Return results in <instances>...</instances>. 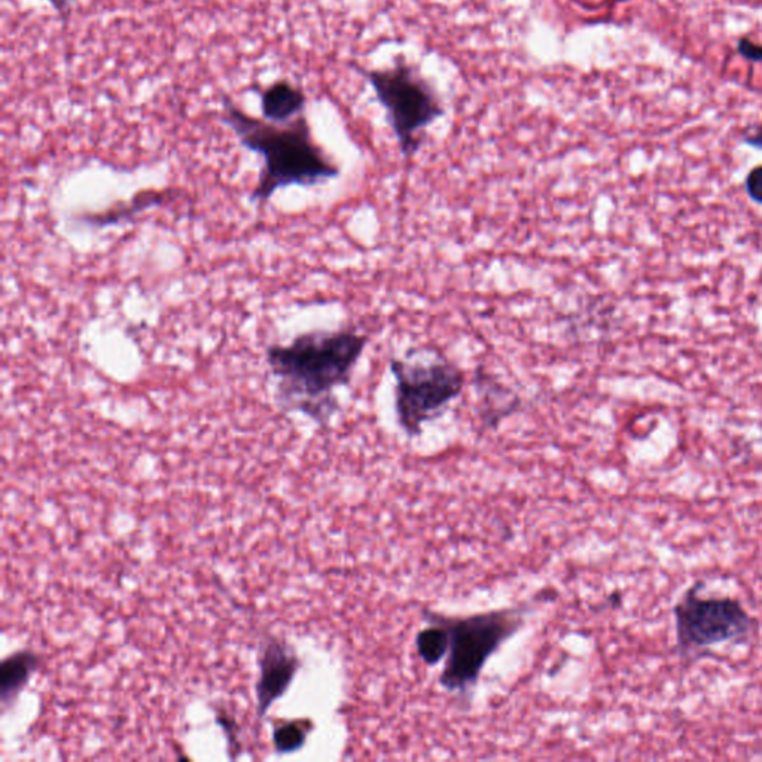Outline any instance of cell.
<instances>
[{"mask_svg":"<svg viewBox=\"0 0 762 762\" xmlns=\"http://www.w3.org/2000/svg\"><path fill=\"white\" fill-rule=\"evenodd\" d=\"M359 72L370 82L377 102L386 111V120L405 160L422 148L423 134L445 115L435 88L414 64L398 57L393 66Z\"/></svg>","mask_w":762,"mask_h":762,"instance_id":"3","label":"cell"},{"mask_svg":"<svg viewBox=\"0 0 762 762\" xmlns=\"http://www.w3.org/2000/svg\"><path fill=\"white\" fill-rule=\"evenodd\" d=\"M163 195L158 192H142V194L136 195L130 203L121 204V209H111L109 212L100 213V215L93 216L88 219V222H93L96 225L118 224L123 219H131L137 213L145 210L146 207L154 206V204H160L163 201Z\"/></svg>","mask_w":762,"mask_h":762,"instance_id":"12","label":"cell"},{"mask_svg":"<svg viewBox=\"0 0 762 762\" xmlns=\"http://www.w3.org/2000/svg\"><path fill=\"white\" fill-rule=\"evenodd\" d=\"M307 97L291 82L279 81L270 85L261 96L262 115L271 123L285 124L303 114Z\"/></svg>","mask_w":762,"mask_h":762,"instance_id":"8","label":"cell"},{"mask_svg":"<svg viewBox=\"0 0 762 762\" xmlns=\"http://www.w3.org/2000/svg\"><path fill=\"white\" fill-rule=\"evenodd\" d=\"M737 51L743 59L751 60L754 63L762 62V45L755 44L748 38H742L737 44Z\"/></svg>","mask_w":762,"mask_h":762,"instance_id":"14","label":"cell"},{"mask_svg":"<svg viewBox=\"0 0 762 762\" xmlns=\"http://www.w3.org/2000/svg\"><path fill=\"white\" fill-rule=\"evenodd\" d=\"M746 142H748L749 145L755 146V148L762 149V124L755 130L754 134L746 137Z\"/></svg>","mask_w":762,"mask_h":762,"instance_id":"16","label":"cell"},{"mask_svg":"<svg viewBox=\"0 0 762 762\" xmlns=\"http://www.w3.org/2000/svg\"><path fill=\"white\" fill-rule=\"evenodd\" d=\"M617 2H629V0H617Z\"/></svg>","mask_w":762,"mask_h":762,"instance_id":"18","label":"cell"},{"mask_svg":"<svg viewBox=\"0 0 762 762\" xmlns=\"http://www.w3.org/2000/svg\"><path fill=\"white\" fill-rule=\"evenodd\" d=\"M428 627L420 630L416 636V649L419 657L428 666H437L444 660L448 651V633L440 614L426 612Z\"/></svg>","mask_w":762,"mask_h":762,"instance_id":"10","label":"cell"},{"mask_svg":"<svg viewBox=\"0 0 762 762\" xmlns=\"http://www.w3.org/2000/svg\"><path fill=\"white\" fill-rule=\"evenodd\" d=\"M224 121L249 151L264 160L251 200L264 206L282 188L316 187L340 176L337 164L329 160L313 139L312 128L300 115L286 124L258 120L225 102Z\"/></svg>","mask_w":762,"mask_h":762,"instance_id":"2","label":"cell"},{"mask_svg":"<svg viewBox=\"0 0 762 762\" xmlns=\"http://www.w3.org/2000/svg\"><path fill=\"white\" fill-rule=\"evenodd\" d=\"M368 343L367 335L338 329L306 332L286 346L268 347L265 361L277 380L280 407L328 425L340 408L335 390L350 383Z\"/></svg>","mask_w":762,"mask_h":762,"instance_id":"1","label":"cell"},{"mask_svg":"<svg viewBox=\"0 0 762 762\" xmlns=\"http://www.w3.org/2000/svg\"><path fill=\"white\" fill-rule=\"evenodd\" d=\"M48 2H50L57 11L62 12L64 11V8L69 5L70 0H48Z\"/></svg>","mask_w":762,"mask_h":762,"instance_id":"17","label":"cell"},{"mask_svg":"<svg viewBox=\"0 0 762 762\" xmlns=\"http://www.w3.org/2000/svg\"><path fill=\"white\" fill-rule=\"evenodd\" d=\"M699 585L690 588L673 609L676 636L684 651L737 642L754 632L757 623L739 600L701 597Z\"/></svg>","mask_w":762,"mask_h":762,"instance_id":"6","label":"cell"},{"mask_svg":"<svg viewBox=\"0 0 762 762\" xmlns=\"http://www.w3.org/2000/svg\"><path fill=\"white\" fill-rule=\"evenodd\" d=\"M746 187H748L749 195L755 201L762 203V167L752 170L751 175L748 176Z\"/></svg>","mask_w":762,"mask_h":762,"instance_id":"15","label":"cell"},{"mask_svg":"<svg viewBox=\"0 0 762 762\" xmlns=\"http://www.w3.org/2000/svg\"><path fill=\"white\" fill-rule=\"evenodd\" d=\"M300 666V658L285 640L270 636L261 643L258 652L259 676L255 688L259 718H264L274 701L285 696Z\"/></svg>","mask_w":762,"mask_h":762,"instance_id":"7","label":"cell"},{"mask_svg":"<svg viewBox=\"0 0 762 762\" xmlns=\"http://www.w3.org/2000/svg\"><path fill=\"white\" fill-rule=\"evenodd\" d=\"M41 658L32 651H18L9 655L0 666V703L8 709L24 690L33 673L38 670Z\"/></svg>","mask_w":762,"mask_h":762,"instance_id":"9","label":"cell"},{"mask_svg":"<svg viewBox=\"0 0 762 762\" xmlns=\"http://www.w3.org/2000/svg\"><path fill=\"white\" fill-rule=\"evenodd\" d=\"M389 370L395 380L396 420L408 438L422 435L423 426L443 416L465 389L462 368L441 352L425 359L392 358Z\"/></svg>","mask_w":762,"mask_h":762,"instance_id":"4","label":"cell"},{"mask_svg":"<svg viewBox=\"0 0 762 762\" xmlns=\"http://www.w3.org/2000/svg\"><path fill=\"white\" fill-rule=\"evenodd\" d=\"M524 612V608H511L469 617L441 615L448 633L441 687L448 693L469 696L487 661L523 627Z\"/></svg>","mask_w":762,"mask_h":762,"instance_id":"5","label":"cell"},{"mask_svg":"<svg viewBox=\"0 0 762 762\" xmlns=\"http://www.w3.org/2000/svg\"><path fill=\"white\" fill-rule=\"evenodd\" d=\"M312 722L289 721L274 728L273 743L274 749L279 754H292L300 751L307 742V736L312 731Z\"/></svg>","mask_w":762,"mask_h":762,"instance_id":"11","label":"cell"},{"mask_svg":"<svg viewBox=\"0 0 762 762\" xmlns=\"http://www.w3.org/2000/svg\"><path fill=\"white\" fill-rule=\"evenodd\" d=\"M218 724L221 725L222 730L227 734L228 752H230V757L236 758V755L240 754V749H242L239 739H237V731H239V728H237L236 721H234L231 716L221 713V715L218 716Z\"/></svg>","mask_w":762,"mask_h":762,"instance_id":"13","label":"cell"}]
</instances>
